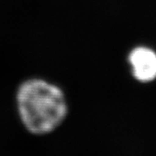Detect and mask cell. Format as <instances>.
<instances>
[{
  "instance_id": "1",
  "label": "cell",
  "mask_w": 156,
  "mask_h": 156,
  "mask_svg": "<svg viewBox=\"0 0 156 156\" xmlns=\"http://www.w3.org/2000/svg\"><path fill=\"white\" fill-rule=\"evenodd\" d=\"M20 121L30 134L44 135L54 132L66 119L67 99L58 86L44 79L30 78L17 91Z\"/></svg>"
},
{
  "instance_id": "2",
  "label": "cell",
  "mask_w": 156,
  "mask_h": 156,
  "mask_svg": "<svg viewBox=\"0 0 156 156\" xmlns=\"http://www.w3.org/2000/svg\"><path fill=\"white\" fill-rule=\"evenodd\" d=\"M128 62L135 80L147 83L156 79V51L146 46L135 47L128 55Z\"/></svg>"
}]
</instances>
